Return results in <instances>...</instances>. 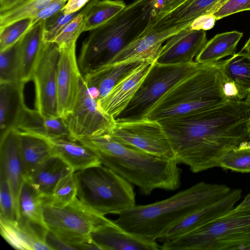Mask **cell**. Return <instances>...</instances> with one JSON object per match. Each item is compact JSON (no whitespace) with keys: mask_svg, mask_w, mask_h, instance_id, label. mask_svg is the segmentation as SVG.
Here are the masks:
<instances>
[{"mask_svg":"<svg viewBox=\"0 0 250 250\" xmlns=\"http://www.w3.org/2000/svg\"><path fill=\"white\" fill-rule=\"evenodd\" d=\"M242 194L241 188L231 189L221 199L186 217L170 228L160 240L162 242L172 240L215 221L231 210Z\"/></svg>","mask_w":250,"mask_h":250,"instance_id":"cell-14","label":"cell"},{"mask_svg":"<svg viewBox=\"0 0 250 250\" xmlns=\"http://www.w3.org/2000/svg\"><path fill=\"white\" fill-rule=\"evenodd\" d=\"M44 201L37 190L29 182L25 180L19 196L17 220H21L36 226L45 227L42 218V206Z\"/></svg>","mask_w":250,"mask_h":250,"instance_id":"cell-31","label":"cell"},{"mask_svg":"<svg viewBox=\"0 0 250 250\" xmlns=\"http://www.w3.org/2000/svg\"><path fill=\"white\" fill-rule=\"evenodd\" d=\"M216 21L213 14H204L194 19L189 25V28L191 30H208L214 27Z\"/></svg>","mask_w":250,"mask_h":250,"instance_id":"cell-44","label":"cell"},{"mask_svg":"<svg viewBox=\"0 0 250 250\" xmlns=\"http://www.w3.org/2000/svg\"><path fill=\"white\" fill-rule=\"evenodd\" d=\"M15 130L41 137L47 140L68 138L69 132L64 119L61 116L48 117L36 109L26 106L21 114Z\"/></svg>","mask_w":250,"mask_h":250,"instance_id":"cell-22","label":"cell"},{"mask_svg":"<svg viewBox=\"0 0 250 250\" xmlns=\"http://www.w3.org/2000/svg\"><path fill=\"white\" fill-rule=\"evenodd\" d=\"M243 33L232 31L218 34L208 41L195 58L200 64L216 62L224 57L235 54L237 45Z\"/></svg>","mask_w":250,"mask_h":250,"instance_id":"cell-28","label":"cell"},{"mask_svg":"<svg viewBox=\"0 0 250 250\" xmlns=\"http://www.w3.org/2000/svg\"><path fill=\"white\" fill-rule=\"evenodd\" d=\"M32 0H0V13L17 8Z\"/></svg>","mask_w":250,"mask_h":250,"instance_id":"cell-46","label":"cell"},{"mask_svg":"<svg viewBox=\"0 0 250 250\" xmlns=\"http://www.w3.org/2000/svg\"><path fill=\"white\" fill-rule=\"evenodd\" d=\"M246 99L250 100V95Z\"/></svg>","mask_w":250,"mask_h":250,"instance_id":"cell-52","label":"cell"},{"mask_svg":"<svg viewBox=\"0 0 250 250\" xmlns=\"http://www.w3.org/2000/svg\"><path fill=\"white\" fill-rule=\"evenodd\" d=\"M109 134L123 145L155 155L174 158L167 136L158 121L146 118L130 121H116Z\"/></svg>","mask_w":250,"mask_h":250,"instance_id":"cell-11","label":"cell"},{"mask_svg":"<svg viewBox=\"0 0 250 250\" xmlns=\"http://www.w3.org/2000/svg\"><path fill=\"white\" fill-rule=\"evenodd\" d=\"M42 218L45 227L74 250L81 242L90 238L96 227L111 220L99 214L81 202L77 197L67 205L58 207L44 202Z\"/></svg>","mask_w":250,"mask_h":250,"instance_id":"cell-9","label":"cell"},{"mask_svg":"<svg viewBox=\"0 0 250 250\" xmlns=\"http://www.w3.org/2000/svg\"><path fill=\"white\" fill-rule=\"evenodd\" d=\"M154 62H144L121 80L106 96L98 101L99 107L115 119L133 98Z\"/></svg>","mask_w":250,"mask_h":250,"instance_id":"cell-18","label":"cell"},{"mask_svg":"<svg viewBox=\"0 0 250 250\" xmlns=\"http://www.w3.org/2000/svg\"><path fill=\"white\" fill-rule=\"evenodd\" d=\"M229 0H186L166 13L162 17L163 22L169 25L190 23L197 17L213 14Z\"/></svg>","mask_w":250,"mask_h":250,"instance_id":"cell-29","label":"cell"},{"mask_svg":"<svg viewBox=\"0 0 250 250\" xmlns=\"http://www.w3.org/2000/svg\"><path fill=\"white\" fill-rule=\"evenodd\" d=\"M159 122L176 161L198 173L219 167L226 153L250 141V100L229 98L216 106Z\"/></svg>","mask_w":250,"mask_h":250,"instance_id":"cell-1","label":"cell"},{"mask_svg":"<svg viewBox=\"0 0 250 250\" xmlns=\"http://www.w3.org/2000/svg\"><path fill=\"white\" fill-rule=\"evenodd\" d=\"M0 175L7 181L13 196L18 218V200L21 187L25 180L21 157L19 134L12 129L0 136Z\"/></svg>","mask_w":250,"mask_h":250,"instance_id":"cell-16","label":"cell"},{"mask_svg":"<svg viewBox=\"0 0 250 250\" xmlns=\"http://www.w3.org/2000/svg\"><path fill=\"white\" fill-rule=\"evenodd\" d=\"M59 50L57 72L58 111L59 116L64 118L76 103L83 75L76 58V44Z\"/></svg>","mask_w":250,"mask_h":250,"instance_id":"cell-13","label":"cell"},{"mask_svg":"<svg viewBox=\"0 0 250 250\" xmlns=\"http://www.w3.org/2000/svg\"><path fill=\"white\" fill-rule=\"evenodd\" d=\"M64 119L70 139L75 141L109 134L116 122L99 107L98 101L90 95L83 76L76 103Z\"/></svg>","mask_w":250,"mask_h":250,"instance_id":"cell-10","label":"cell"},{"mask_svg":"<svg viewBox=\"0 0 250 250\" xmlns=\"http://www.w3.org/2000/svg\"><path fill=\"white\" fill-rule=\"evenodd\" d=\"M223 90L227 98L238 99V90L232 82L226 81L223 85Z\"/></svg>","mask_w":250,"mask_h":250,"instance_id":"cell-47","label":"cell"},{"mask_svg":"<svg viewBox=\"0 0 250 250\" xmlns=\"http://www.w3.org/2000/svg\"><path fill=\"white\" fill-rule=\"evenodd\" d=\"M44 21L32 26L20 40L19 79L25 83L31 80L33 68L44 43Z\"/></svg>","mask_w":250,"mask_h":250,"instance_id":"cell-25","label":"cell"},{"mask_svg":"<svg viewBox=\"0 0 250 250\" xmlns=\"http://www.w3.org/2000/svg\"><path fill=\"white\" fill-rule=\"evenodd\" d=\"M0 233L13 248L22 250H50L44 241L46 228L21 220L9 221L0 218Z\"/></svg>","mask_w":250,"mask_h":250,"instance_id":"cell-21","label":"cell"},{"mask_svg":"<svg viewBox=\"0 0 250 250\" xmlns=\"http://www.w3.org/2000/svg\"><path fill=\"white\" fill-rule=\"evenodd\" d=\"M245 50L246 52L250 55V37L240 51Z\"/></svg>","mask_w":250,"mask_h":250,"instance_id":"cell-50","label":"cell"},{"mask_svg":"<svg viewBox=\"0 0 250 250\" xmlns=\"http://www.w3.org/2000/svg\"><path fill=\"white\" fill-rule=\"evenodd\" d=\"M67 1V0H62L53 2L40 11L31 17L32 26L40 21H45L61 11L64 7Z\"/></svg>","mask_w":250,"mask_h":250,"instance_id":"cell-42","label":"cell"},{"mask_svg":"<svg viewBox=\"0 0 250 250\" xmlns=\"http://www.w3.org/2000/svg\"><path fill=\"white\" fill-rule=\"evenodd\" d=\"M186 0H151L152 18H157L166 14Z\"/></svg>","mask_w":250,"mask_h":250,"instance_id":"cell-41","label":"cell"},{"mask_svg":"<svg viewBox=\"0 0 250 250\" xmlns=\"http://www.w3.org/2000/svg\"><path fill=\"white\" fill-rule=\"evenodd\" d=\"M18 132L26 179L39 165L53 154L48 140L29 133Z\"/></svg>","mask_w":250,"mask_h":250,"instance_id":"cell-27","label":"cell"},{"mask_svg":"<svg viewBox=\"0 0 250 250\" xmlns=\"http://www.w3.org/2000/svg\"><path fill=\"white\" fill-rule=\"evenodd\" d=\"M244 148H250V141L242 143L239 146L235 149H241Z\"/></svg>","mask_w":250,"mask_h":250,"instance_id":"cell-49","label":"cell"},{"mask_svg":"<svg viewBox=\"0 0 250 250\" xmlns=\"http://www.w3.org/2000/svg\"><path fill=\"white\" fill-rule=\"evenodd\" d=\"M144 62L130 60L106 64L83 75L90 95L97 101L103 98L121 80Z\"/></svg>","mask_w":250,"mask_h":250,"instance_id":"cell-20","label":"cell"},{"mask_svg":"<svg viewBox=\"0 0 250 250\" xmlns=\"http://www.w3.org/2000/svg\"><path fill=\"white\" fill-rule=\"evenodd\" d=\"M121 0H97L86 15L84 32L104 24L126 7Z\"/></svg>","mask_w":250,"mask_h":250,"instance_id":"cell-32","label":"cell"},{"mask_svg":"<svg viewBox=\"0 0 250 250\" xmlns=\"http://www.w3.org/2000/svg\"><path fill=\"white\" fill-rule=\"evenodd\" d=\"M189 25L181 23L167 29L146 30L144 34L122 49L107 64L130 60L155 62L162 49L163 43Z\"/></svg>","mask_w":250,"mask_h":250,"instance_id":"cell-17","label":"cell"},{"mask_svg":"<svg viewBox=\"0 0 250 250\" xmlns=\"http://www.w3.org/2000/svg\"><path fill=\"white\" fill-rule=\"evenodd\" d=\"M244 11H250V0H229L217 9L213 15L217 21Z\"/></svg>","mask_w":250,"mask_h":250,"instance_id":"cell-40","label":"cell"},{"mask_svg":"<svg viewBox=\"0 0 250 250\" xmlns=\"http://www.w3.org/2000/svg\"><path fill=\"white\" fill-rule=\"evenodd\" d=\"M200 64H161L154 62L137 92L117 121L144 119L154 104L175 84L194 72Z\"/></svg>","mask_w":250,"mask_h":250,"instance_id":"cell-8","label":"cell"},{"mask_svg":"<svg viewBox=\"0 0 250 250\" xmlns=\"http://www.w3.org/2000/svg\"><path fill=\"white\" fill-rule=\"evenodd\" d=\"M68 0H32L17 8L0 13V28L17 21L33 17L51 3Z\"/></svg>","mask_w":250,"mask_h":250,"instance_id":"cell-34","label":"cell"},{"mask_svg":"<svg viewBox=\"0 0 250 250\" xmlns=\"http://www.w3.org/2000/svg\"><path fill=\"white\" fill-rule=\"evenodd\" d=\"M48 140L53 154L61 158L74 172L102 164L95 152L79 141L68 138Z\"/></svg>","mask_w":250,"mask_h":250,"instance_id":"cell-24","label":"cell"},{"mask_svg":"<svg viewBox=\"0 0 250 250\" xmlns=\"http://www.w3.org/2000/svg\"><path fill=\"white\" fill-rule=\"evenodd\" d=\"M43 238L50 250H74L70 245L47 229L44 231Z\"/></svg>","mask_w":250,"mask_h":250,"instance_id":"cell-43","label":"cell"},{"mask_svg":"<svg viewBox=\"0 0 250 250\" xmlns=\"http://www.w3.org/2000/svg\"><path fill=\"white\" fill-rule=\"evenodd\" d=\"M207 42L205 30H191L188 26L167 40L155 62L166 64L193 62Z\"/></svg>","mask_w":250,"mask_h":250,"instance_id":"cell-15","label":"cell"},{"mask_svg":"<svg viewBox=\"0 0 250 250\" xmlns=\"http://www.w3.org/2000/svg\"><path fill=\"white\" fill-rule=\"evenodd\" d=\"M78 198L103 215L120 214L136 205L132 184L102 164L74 172Z\"/></svg>","mask_w":250,"mask_h":250,"instance_id":"cell-6","label":"cell"},{"mask_svg":"<svg viewBox=\"0 0 250 250\" xmlns=\"http://www.w3.org/2000/svg\"><path fill=\"white\" fill-rule=\"evenodd\" d=\"M20 40L12 46L4 51H0V83L20 82L19 79Z\"/></svg>","mask_w":250,"mask_h":250,"instance_id":"cell-35","label":"cell"},{"mask_svg":"<svg viewBox=\"0 0 250 250\" xmlns=\"http://www.w3.org/2000/svg\"><path fill=\"white\" fill-rule=\"evenodd\" d=\"M0 218L7 221L16 220L13 196L6 178L0 175Z\"/></svg>","mask_w":250,"mask_h":250,"instance_id":"cell-39","label":"cell"},{"mask_svg":"<svg viewBox=\"0 0 250 250\" xmlns=\"http://www.w3.org/2000/svg\"><path fill=\"white\" fill-rule=\"evenodd\" d=\"M25 84L21 82L0 83V136L15 129L26 107Z\"/></svg>","mask_w":250,"mask_h":250,"instance_id":"cell-23","label":"cell"},{"mask_svg":"<svg viewBox=\"0 0 250 250\" xmlns=\"http://www.w3.org/2000/svg\"><path fill=\"white\" fill-rule=\"evenodd\" d=\"M219 167L240 173L250 172V148L233 149L220 160Z\"/></svg>","mask_w":250,"mask_h":250,"instance_id":"cell-38","label":"cell"},{"mask_svg":"<svg viewBox=\"0 0 250 250\" xmlns=\"http://www.w3.org/2000/svg\"><path fill=\"white\" fill-rule=\"evenodd\" d=\"M226 81L232 82L238 90V99H246L250 95V55L240 51L222 62Z\"/></svg>","mask_w":250,"mask_h":250,"instance_id":"cell-30","label":"cell"},{"mask_svg":"<svg viewBox=\"0 0 250 250\" xmlns=\"http://www.w3.org/2000/svg\"><path fill=\"white\" fill-rule=\"evenodd\" d=\"M97 0H91L72 21L67 24L57 35L52 42L59 48L76 44L80 34L84 32L86 15Z\"/></svg>","mask_w":250,"mask_h":250,"instance_id":"cell-33","label":"cell"},{"mask_svg":"<svg viewBox=\"0 0 250 250\" xmlns=\"http://www.w3.org/2000/svg\"><path fill=\"white\" fill-rule=\"evenodd\" d=\"M231 190L225 184L200 182L166 199L136 205L113 221L134 236L156 241L186 217L221 199Z\"/></svg>","mask_w":250,"mask_h":250,"instance_id":"cell-2","label":"cell"},{"mask_svg":"<svg viewBox=\"0 0 250 250\" xmlns=\"http://www.w3.org/2000/svg\"><path fill=\"white\" fill-rule=\"evenodd\" d=\"M72 172L74 171L63 160L52 155L39 165L25 180L47 200L59 180Z\"/></svg>","mask_w":250,"mask_h":250,"instance_id":"cell-26","label":"cell"},{"mask_svg":"<svg viewBox=\"0 0 250 250\" xmlns=\"http://www.w3.org/2000/svg\"><path fill=\"white\" fill-rule=\"evenodd\" d=\"M32 25V18H26L0 28V51L17 43Z\"/></svg>","mask_w":250,"mask_h":250,"instance_id":"cell-37","label":"cell"},{"mask_svg":"<svg viewBox=\"0 0 250 250\" xmlns=\"http://www.w3.org/2000/svg\"><path fill=\"white\" fill-rule=\"evenodd\" d=\"M250 246V206L172 240L163 250H245Z\"/></svg>","mask_w":250,"mask_h":250,"instance_id":"cell-7","label":"cell"},{"mask_svg":"<svg viewBox=\"0 0 250 250\" xmlns=\"http://www.w3.org/2000/svg\"><path fill=\"white\" fill-rule=\"evenodd\" d=\"M245 250H250V246L246 248Z\"/></svg>","mask_w":250,"mask_h":250,"instance_id":"cell-51","label":"cell"},{"mask_svg":"<svg viewBox=\"0 0 250 250\" xmlns=\"http://www.w3.org/2000/svg\"><path fill=\"white\" fill-rule=\"evenodd\" d=\"M93 149L101 164L150 195L156 189L174 190L181 169L174 158L159 156L121 144L109 134L78 141Z\"/></svg>","mask_w":250,"mask_h":250,"instance_id":"cell-3","label":"cell"},{"mask_svg":"<svg viewBox=\"0 0 250 250\" xmlns=\"http://www.w3.org/2000/svg\"><path fill=\"white\" fill-rule=\"evenodd\" d=\"M222 62L200 64L194 72L171 87L145 118L159 121L225 102L228 98L223 90L226 80L222 72Z\"/></svg>","mask_w":250,"mask_h":250,"instance_id":"cell-5","label":"cell"},{"mask_svg":"<svg viewBox=\"0 0 250 250\" xmlns=\"http://www.w3.org/2000/svg\"><path fill=\"white\" fill-rule=\"evenodd\" d=\"M90 238L101 250H157L156 241L139 238L125 230L113 220L95 228Z\"/></svg>","mask_w":250,"mask_h":250,"instance_id":"cell-19","label":"cell"},{"mask_svg":"<svg viewBox=\"0 0 250 250\" xmlns=\"http://www.w3.org/2000/svg\"><path fill=\"white\" fill-rule=\"evenodd\" d=\"M59 54V47L55 43L44 42L32 73L36 109L45 117L59 116L57 93Z\"/></svg>","mask_w":250,"mask_h":250,"instance_id":"cell-12","label":"cell"},{"mask_svg":"<svg viewBox=\"0 0 250 250\" xmlns=\"http://www.w3.org/2000/svg\"><path fill=\"white\" fill-rule=\"evenodd\" d=\"M249 206H250V192L245 197L241 203H240V204L235 206L231 210L229 211H236L243 208Z\"/></svg>","mask_w":250,"mask_h":250,"instance_id":"cell-48","label":"cell"},{"mask_svg":"<svg viewBox=\"0 0 250 250\" xmlns=\"http://www.w3.org/2000/svg\"><path fill=\"white\" fill-rule=\"evenodd\" d=\"M91 0H68L62 9L64 14L76 13L82 10Z\"/></svg>","mask_w":250,"mask_h":250,"instance_id":"cell-45","label":"cell"},{"mask_svg":"<svg viewBox=\"0 0 250 250\" xmlns=\"http://www.w3.org/2000/svg\"><path fill=\"white\" fill-rule=\"evenodd\" d=\"M151 12V0H135L107 22L90 31L78 60L82 75L108 63L144 34L150 23Z\"/></svg>","mask_w":250,"mask_h":250,"instance_id":"cell-4","label":"cell"},{"mask_svg":"<svg viewBox=\"0 0 250 250\" xmlns=\"http://www.w3.org/2000/svg\"><path fill=\"white\" fill-rule=\"evenodd\" d=\"M77 188L74 172L66 175L56 185L50 198L44 201L54 206L62 207L74 200L77 196Z\"/></svg>","mask_w":250,"mask_h":250,"instance_id":"cell-36","label":"cell"}]
</instances>
